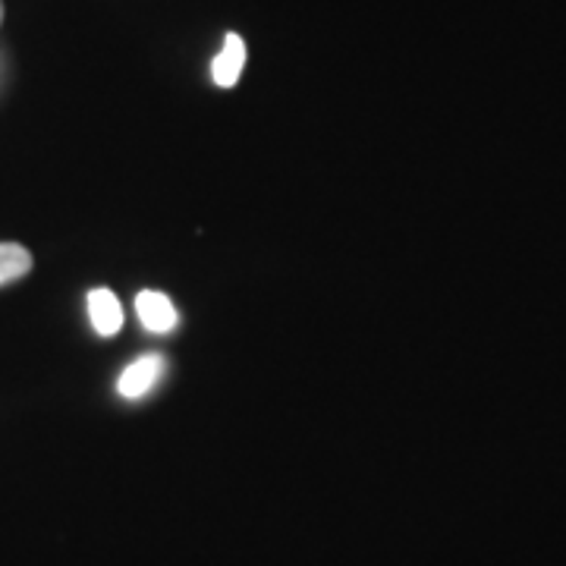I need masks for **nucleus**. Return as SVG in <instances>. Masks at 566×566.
Returning <instances> with one entry per match:
<instances>
[{
    "label": "nucleus",
    "instance_id": "nucleus-1",
    "mask_svg": "<svg viewBox=\"0 0 566 566\" xmlns=\"http://www.w3.org/2000/svg\"><path fill=\"white\" fill-rule=\"evenodd\" d=\"M243 66H245V41L240 39L237 32H230V35L223 39L221 54H218L214 63H211V76H214V82H218L221 88H233V85L240 82Z\"/></svg>",
    "mask_w": 566,
    "mask_h": 566
},
{
    "label": "nucleus",
    "instance_id": "nucleus-2",
    "mask_svg": "<svg viewBox=\"0 0 566 566\" xmlns=\"http://www.w3.org/2000/svg\"><path fill=\"white\" fill-rule=\"evenodd\" d=\"M136 312H139L142 324H145L148 331H155V334H167V331L177 327V308H174V303H170L164 293H155V290L139 293Z\"/></svg>",
    "mask_w": 566,
    "mask_h": 566
},
{
    "label": "nucleus",
    "instance_id": "nucleus-3",
    "mask_svg": "<svg viewBox=\"0 0 566 566\" xmlns=\"http://www.w3.org/2000/svg\"><path fill=\"white\" fill-rule=\"evenodd\" d=\"M164 359L161 356H142L136 363L129 365L120 375V394L126 400H136L142 394H148L155 381L161 378Z\"/></svg>",
    "mask_w": 566,
    "mask_h": 566
},
{
    "label": "nucleus",
    "instance_id": "nucleus-4",
    "mask_svg": "<svg viewBox=\"0 0 566 566\" xmlns=\"http://www.w3.org/2000/svg\"><path fill=\"white\" fill-rule=\"evenodd\" d=\"M88 315L102 337H114L123 327V308L111 290H92L88 293Z\"/></svg>",
    "mask_w": 566,
    "mask_h": 566
},
{
    "label": "nucleus",
    "instance_id": "nucleus-5",
    "mask_svg": "<svg viewBox=\"0 0 566 566\" xmlns=\"http://www.w3.org/2000/svg\"><path fill=\"white\" fill-rule=\"evenodd\" d=\"M32 271V255L20 243H0V286L22 281Z\"/></svg>",
    "mask_w": 566,
    "mask_h": 566
},
{
    "label": "nucleus",
    "instance_id": "nucleus-6",
    "mask_svg": "<svg viewBox=\"0 0 566 566\" xmlns=\"http://www.w3.org/2000/svg\"><path fill=\"white\" fill-rule=\"evenodd\" d=\"M0 22H3V0H0Z\"/></svg>",
    "mask_w": 566,
    "mask_h": 566
}]
</instances>
